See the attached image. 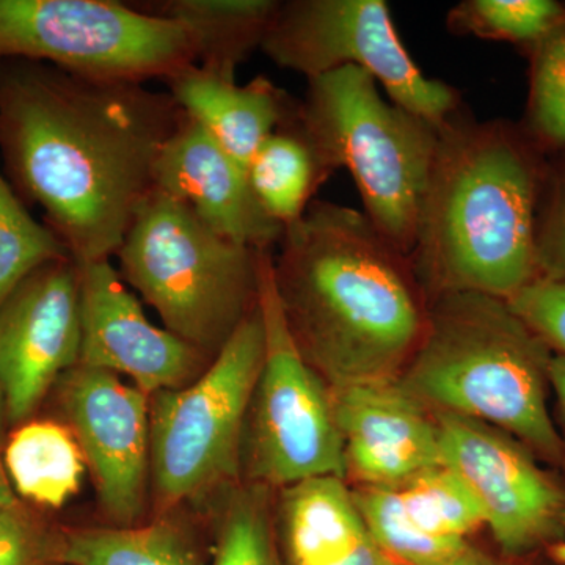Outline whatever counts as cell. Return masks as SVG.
Returning <instances> with one entry per match:
<instances>
[{
    "label": "cell",
    "mask_w": 565,
    "mask_h": 565,
    "mask_svg": "<svg viewBox=\"0 0 565 565\" xmlns=\"http://www.w3.org/2000/svg\"><path fill=\"white\" fill-rule=\"evenodd\" d=\"M184 117L147 82L96 79L50 63L0 61V156L22 202L77 263L110 259L154 189Z\"/></svg>",
    "instance_id": "cell-1"
},
{
    "label": "cell",
    "mask_w": 565,
    "mask_h": 565,
    "mask_svg": "<svg viewBox=\"0 0 565 565\" xmlns=\"http://www.w3.org/2000/svg\"><path fill=\"white\" fill-rule=\"evenodd\" d=\"M274 255L282 313L330 388L396 381L422 341L427 311L411 258L364 212L313 202Z\"/></svg>",
    "instance_id": "cell-2"
},
{
    "label": "cell",
    "mask_w": 565,
    "mask_h": 565,
    "mask_svg": "<svg viewBox=\"0 0 565 565\" xmlns=\"http://www.w3.org/2000/svg\"><path fill=\"white\" fill-rule=\"evenodd\" d=\"M537 145L504 122L449 120L438 129L416 236V269L437 296L511 300L539 277Z\"/></svg>",
    "instance_id": "cell-3"
},
{
    "label": "cell",
    "mask_w": 565,
    "mask_h": 565,
    "mask_svg": "<svg viewBox=\"0 0 565 565\" xmlns=\"http://www.w3.org/2000/svg\"><path fill=\"white\" fill-rule=\"evenodd\" d=\"M553 355L505 300L445 292L435 296L397 382L433 414L489 424L561 467L563 444L548 404Z\"/></svg>",
    "instance_id": "cell-4"
},
{
    "label": "cell",
    "mask_w": 565,
    "mask_h": 565,
    "mask_svg": "<svg viewBox=\"0 0 565 565\" xmlns=\"http://www.w3.org/2000/svg\"><path fill=\"white\" fill-rule=\"evenodd\" d=\"M294 120L327 174L348 170L364 215L412 258L440 128L386 103L377 81L356 66L308 81Z\"/></svg>",
    "instance_id": "cell-5"
},
{
    "label": "cell",
    "mask_w": 565,
    "mask_h": 565,
    "mask_svg": "<svg viewBox=\"0 0 565 565\" xmlns=\"http://www.w3.org/2000/svg\"><path fill=\"white\" fill-rule=\"evenodd\" d=\"M263 252L226 239L154 188L115 256L163 329L214 359L258 307Z\"/></svg>",
    "instance_id": "cell-6"
},
{
    "label": "cell",
    "mask_w": 565,
    "mask_h": 565,
    "mask_svg": "<svg viewBox=\"0 0 565 565\" xmlns=\"http://www.w3.org/2000/svg\"><path fill=\"white\" fill-rule=\"evenodd\" d=\"M263 355L256 307L195 382L150 396V481L159 512L241 482L245 419Z\"/></svg>",
    "instance_id": "cell-7"
},
{
    "label": "cell",
    "mask_w": 565,
    "mask_h": 565,
    "mask_svg": "<svg viewBox=\"0 0 565 565\" xmlns=\"http://www.w3.org/2000/svg\"><path fill=\"white\" fill-rule=\"evenodd\" d=\"M273 258V250H264L259 262L264 355L245 419L241 482L281 490L327 476L345 479L332 392L294 340L275 286Z\"/></svg>",
    "instance_id": "cell-8"
},
{
    "label": "cell",
    "mask_w": 565,
    "mask_h": 565,
    "mask_svg": "<svg viewBox=\"0 0 565 565\" xmlns=\"http://www.w3.org/2000/svg\"><path fill=\"white\" fill-rule=\"evenodd\" d=\"M147 82L195 63L177 22L115 0H0V61Z\"/></svg>",
    "instance_id": "cell-9"
},
{
    "label": "cell",
    "mask_w": 565,
    "mask_h": 565,
    "mask_svg": "<svg viewBox=\"0 0 565 565\" xmlns=\"http://www.w3.org/2000/svg\"><path fill=\"white\" fill-rule=\"evenodd\" d=\"M267 57L308 81L356 66L367 71L396 106L441 128L459 96L419 70L382 0L278 2L262 43Z\"/></svg>",
    "instance_id": "cell-10"
},
{
    "label": "cell",
    "mask_w": 565,
    "mask_h": 565,
    "mask_svg": "<svg viewBox=\"0 0 565 565\" xmlns=\"http://www.w3.org/2000/svg\"><path fill=\"white\" fill-rule=\"evenodd\" d=\"M446 467L481 504L494 544L523 561L565 541V482L512 435L462 416L434 414Z\"/></svg>",
    "instance_id": "cell-11"
},
{
    "label": "cell",
    "mask_w": 565,
    "mask_h": 565,
    "mask_svg": "<svg viewBox=\"0 0 565 565\" xmlns=\"http://www.w3.org/2000/svg\"><path fill=\"white\" fill-rule=\"evenodd\" d=\"M58 384L104 515L111 526L140 525L150 484V396L120 375L82 364Z\"/></svg>",
    "instance_id": "cell-12"
},
{
    "label": "cell",
    "mask_w": 565,
    "mask_h": 565,
    "mask_svg": "<svg viewBox=\"0 0 565 565\" xmlns=\"http://www.w3.org/2000/svg\"><path fill=\"white\" fill-rule=\"evenodd\" d=\"M81 270L44 264L0 305V392L7 422H25L51 386L81 362Z\"/></svg>",
    "instance_id": "cell-13"
},
{
    "label": "cell",
    "mask_w": 565,
    "mask_h": 565,
    "mask_svg": "<svg viewBox=\"0 0 565 565\" xmlns=\"http://www.w3.org/2000/svg\"><path fill=\"white\" fill-rule=\"evenodd\" d=\"M82 366L126 375L147 394L195 382L212 359L154 326L110 259L79 263Z\"/></svg>",
    "instance_id": "cell-14"
},
{
    "label": "cell",
    "mask_w": 565,
    "mask_h": 565,
    "mask_svg": "<svg viewBox=\"0 0 565 565\" xmlns=\"http://www.w3.org/2000/svg\"><path fill=\"white\" fill-rule=\"evenodd\" d=\"M330 392L345 479L359 487H399L444 463L437 419L397 379Z\"/></svg>",
    "instance_id": "cell-15"
},
{
    "label": "cell",
    "mask_w": 565,
    "mask_h": 565,
    "mask_svg": "<svg viewBox=\"0 0 565 565\" xmlns=\"http://www.w3.org/2000/svg\"><path fill=\"white\" fill-rule=\"evenodd\" d=\"M154 188L188 204L226 239L255 250H273L285 233L256 200L247 170L185 114L156 162Z\"/></svg>",
    "instance_id": "cell-16"
},
{
    "label": "cell",
    "mask_w": 565,
    "mask_h": 565,
    "mask_svg": "<svg viewBox=\"0 0 565 565\" xmlns=\"http://www.w3.org/2000/svg\"><path fill=\"white\" fill-rule=\"evenodd\" d=\"M274 522L281 565H394L345 479L327 476L281 489Z\"/></svg>",
    "instance_id": "cell-17"
},
{
    "label": "cell",
    "mask_w": 565,
    "mask_h": 565,
    "mask_svg": "<svg viewBox=\"0 0 565 565\" xmlns=\"http://www.w3.org/2000/svg\"><path fill=\"white\" fill-rule=\"evenodd\" d=\"M163 81L185 117L245 170L264 141L296 111L289 109L285 93L263 76L239 85L236 77L191 63Z\"/></svg>",
    "instance_id": "cell-18"
},
{
    "label": "cell",
    "mask_w": 565,
    "mask_h": 565,
    "mask_svg": "<svg viewBox=\"0 0 565 565\" xmlns=\"http://www.w3.org/2000/svg\"><path fill=\"white\" fill-rule=\"evenodd\" d=\"M278 2L274 0H162L139 3L154 17L177 22L191 41L195 65L226 77L262 47Z\"/></svg>",
    "instance_id": "cell-19"
},
{
    "label": "cell",
    "mask_w": 565,
    "mask_h": 565,
    "mask_svg": "<svg viewBox=\"0 0 565 565\" xmlns=\"http://www.w3.org/2000/svg\"><path fill=\"white\" fill-rule=\"evenodd\" d=\"M11 486L46 508H62L79 490L85 460L68 427L54 422L22 424L3 449Z\"/></svg>",
    "instance_id": "cell-20"
},
{
    "label": "cell",
    "mask_w": 565,
    "mask_h": 565,
    "mask_svg": "<svg viewBox=\"0 0 565 565\" xmlns=\"http://www.w3.org/2000/svg\"><path fill=\"white\" fill-rule=\"evenodd\" d=\"M294 115L264 141L247 167L256 200L285 228L302 218L316 189L329 177Z\"/></svg>",
    "instance_id": "cell-21"
},
{
    "label": "cell",
    "mask_w": 565,
    "mask_h": 565,
    "mask_svg": "<svg viewBox=\"0 0 565 565\" xmlns=\"http://www.w3.org/2000/svg\"><path fill=\"white\" fill-rule=\"evenodd\" d=\"M62 565H196L188 539L172 523L82 527L61 534Z\"/></svg>",
    "instance_id": "cell-22"
},
{
    "label": "cell",
    "mask_w": 565,
    "mask_h": 565,
    "mask_svg": "<svg viewBox=\"0 0 565 565\" xmlns=\"http://www.w3.org/2000/svg\"><path fill=\"white\" fill-rule=\"evenodd\" d=\"M405 514L424 534L446 541H467L486 526V516L463 479L445 463L396 487Z\"/></svg>",
    "instance_id": "cell-23"
},
{
    "label": "cell",
    "mask_w": 565,
    "mask_h": 565,
    "mask_svg": "<svg viewBox=\"0 0 565 565\" xmlns=\"http://www.w3.org/2000/svg\"><path fill=\"white\" fill-rule=\"evenodd\" d=\"M352 493L375 544L393 564L449 565L470 545L419 531L405 514L396 487H356Z\"/></svg>",
    "instance_id": "cell-24"
},
{
    "label": "cell",
    "mask_w": 565,
    "mask_h": 565,
    "mask_svg": "<svg viewBox=\"0 0 565 565\" xmlns=\"http://www.w3.org/2000/svg\"><path fill=\"white\" fill-rule=\"evenodd\" d=\"M212 565H281L270 489L237 482L218 520Z\"/></svg>",
    "instance_id": "cell-25"
},
{
    "label": "cell",
    "mask_w": 565,
    "mask_h": 565,
    "mask_svg": "<svg viewBox=\"0 0 565 565\" xmlns=\"http://www.w3.org/2000/svg\"><path fill=\"white\" fill-rule=\"evenodd\" d=\"M73 258L65 244L36 222L0 170V305L44 264Z\"/></svg>",
    "instance_id": "cell-26"
},
{
    "label": "cell",
    "mask_w": 565,
    "mask_h": 565,
    "mask_svg": "<svg viewBox=\"0 0 565 565\" xmlns=\"http://www.w3.org/2000/svg\"><path fill=\"white\" fill-rule=\"evenodd\" d=\"M452 32L534 47L565 22L555 0H467L449 11Z\"/></svg>",
    "instance_id": "cell-27"
},
{
    "label": "cell",
    "mask_w": 565,
    "mask_h": 565,
    "mask_svg": "<svg viewBox=\"0 0 565 565\" xmlns=\"http://www.w3.org/2000/svg\"><path fill=\"white\" fill-rule=\"evenodd\" d=\"M531 50L527 136L537 148L565 150V22Z\"/></svg>",
    "instance_id": "cell-28"
},
{
    "label": "cell",
    "mask_w": 565,
    "mask_h": 565,
    "mask_svg": "<svg viewBox=\"0 0 565 565\" xmlns=\"http://www.w3.org/2000/svg\"><path fill=\"white\" fill-rule=\"evenodd\" d=\"M508 303L550 351L565 356V280L535 278Z\"/></svg>",
    "instance_id": "cell-29"
},
{
    "label": "cell",
    "mask_w": 565,
    "mask_h": 565,
    "mask_svg": "<svg viewBox=\"0 0 565 565\" xmlns=\"http://www.w3.org/2000/svg\"><path fill=\"white\" fill-rule=\"evenodd\" d=\"M61 535L25 514L20 504L0 511V565L58 564Z\"/></svg>",
    "instance_id": "cell-30"
},
{
    "label": "cell",
    "mask_w": 565,
    "mask_h": 565,
    "mask_svg": "<svg viewBox=\"0 0 565 565\" xmlns=\"http://www.w3.org/2000/svg\"><path fill=\"white\" fill-rule=\"evenodd\" d=\"M537 269L539 277L565 280V173L556 181L545 214L539 218Z\"/></svg>",
    "instance_id": "cell-31"
},
{
    "label": "cell",
    "mask_w": 565,
    "mask_h": 565,
    "mask_svg": "<svg viewBox=\"0 0 565 565\" xmlns=\"http://www.w3.org/2000/svg\"><path fill=\"white\" fill-rule=\"evenodd\" d=\"M550 384L552 393L556 399L557 433H559L561 444H563V462L561 468L565 470V356L553 355L550 364Z\"/></svg>",
    "instance_id": "cell-32"
},
{
    "label": "cell",
    "mask_w": 565,
    "mask_h": 565,
    "mask_svg": "<svg viewBox=\"0 0 565 565\" xmlns=\"http://www.w3.org/2000/svg\"><path fill=\"white\" fill-rule=\"evenodd\" d=\"M7 423L9 422H7L6 403H3L2 392H0V511L20 504L18 503L17 494H14L13 486H11L9 475H7L6 463H3L2 438Z\"/></svg>",
    "instance_id": "cell-33"
},
{
    "label": "cell",
    "mask_w": 565,
    "mask_h": 565,
    "mask_svg": "<svg viewBox=\"0 0 565 565\" xmlns=\"http://www.w3.org/2000/svg\"><path fill=\"white\" fill-rule=\"evenodd\" d=\"M396 565V564H394ZM449 565H501L498 564L497 561H493L492 557L486 555V553L479 552V550L473 548V546L468 545V548L465 550L462 555L457 557L455 563Z\"/></svg>",
    "instance_id": "cell-34"
},
{
    "label": "cell",
    "mask_w": 565,
    "mask_h": 565,
    "mask_svg": "<svg viewBox=\"0 0 565 565\" xmlns=\"http://www.w3.org/2000/svg\"><path fill=\"white\" fill-rule=\"evenodd\" d=\"M545 555L548 556V559L552 561L553 564L565 565V541L557 542V544L550 546V548L546 550Z\"/></svg>",
    "instance_id": "cell-35"
},
{
    "label": "cell",
    "mask_w": 565,
    "mask_h": 565,
    "mask_svg": "<svg viewBox=\"0 0 565 565\" xmlns=\"http://www.w3.org/2000/svg\"><path fill=\"white\" fill-rule=\"evenodd\" d=\"M556 565V564H555Z\"/></svg>",
    "instance_id": "cell-36"
}]
</instances>
